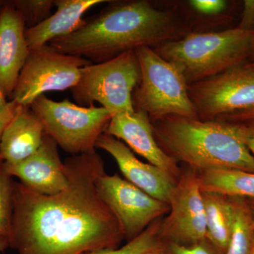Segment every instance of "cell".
<instances>
[{"label":"cell","mask_w":254,"mask_h":254,"mask_svg":"<svg viewBox=\"0 0 254 254\" xmlns=\"http://www.w3.org/2000/svg\"><path fill=\"white\" fill-rule=\"evenodd\" d=\"M64 163L68 185L56 194H40L14 182L9 245L17 254H83L118 248L125 240L97 190V179L105 173L100 155L95 150Z\"/></svg>","instance_id":"obj_1"},{"label":"cell","mask_w":254,"mask_h":254,"mask_svg":"<svg viewBox=\"0 0 254 254\" xmlns=\"http://www.w3.org/2000/svg\"><path fill=\"white\" fill-rule=\"evenodd\" d=\"M188 33L173 11L157 9L146 0L111 1L108 7L84 20L81 27L49 46L63 54L98 64L140 47L157 48Z\"/></svg>","instance_id":"obj_2"},{"label":"cell","mask_w":254,"mask_h":254,"mask_svg":"<svg viewBox=\"0 0 254 254\" xmlns=\"http://www.w3.org/2000/svg\"><path fill=\"white\" fill-rule=\"evenodd\" d=\"M161 149L197 173L233 169L254 173L240 123L170 115L152 123Z\"/></svg>","instance_id":"obj_3"},{"label":"cell","mask_w":254,"mask_h":254,"mask_svg":"<svg viewBox=\"0 0 254 254\" xmlns=\"http://www.w3.org/2000/svg\"><path fill=\"white\" fill-rule=\"evenodd\" d=\"M253 33L237 27L219 32H189L180 39L153 49L175 65L190 85L245 65Z\"/></svg>","instance_id":"obj_4"},{"label":"cell","mask_w":254,"mask_h":254,"mask_svg":"<svg viewBox=\"0 0 254 254\" xmlns=\"http://www.w3.org/2000/svg\"><path fill=\"white\" fill-rule=\"evenodd\" d=\"M141 81L133 95L135 110L144 112L151 123L170 116L198 118L181 71L150 47L135 50Z\"/></svg>","instance_id":"obj_5"},{"label":"cell","mask_w":254,"mask_h":254,"mask_svg":"<svg viewBox=\"0 0 254 254\" xmlns=\"http://www.w3.org/2000/svg\"><path fill=\"white\" fill-rule=\"evenodd\" d=\"M140 81L139 62L135 50H129L109 61L82 68L77 84L71 91L80 106L89 107L97 102L113 117L134 113L133 95Z\"/></svg>","instance_id":"obj_6"},{"label":"cell","mask_w":254,"mask_h":254,"mask_svg":"<svg viewBox=\"0 0 254 254\" xmlns=\"http://www.w3.org/2000/svg\"><path fill=\"white\" fill-rule=\"evenodd\" d=\"M31 108L41 120L46 134L73 155L95 150L98 138L113 118L103 107L80 106L68 99L56 102L46 95L38 97Z\"/></svg>","instance_id":"obj_7"},{"label":"cell","mask_w":254,"mask_h":254,"mask_svg":"<svg viewBox=\"0 0 254 254\" xmlns=\"http://www.w3.org/2000/svg\"><path fill=\"white\" fill-rule=\"evenodd\" d=\"M89 60L57 52L49 45L30 50L18 76L11 100L30 106L47 92L71 89L79 80L81 68Z\"/></svg>","instance_id":"obj_8"},{"label":"cell","mask_w":254,"mask_h":254,"mask_svg":"<svg viewBox=\"0 0 254 254\" xmlns=\"http://www.w3.org/2000/svg\"><path fill=\"white\" fill-rule=\"evenodd\" d=\"M188 93L198 118L216 120L254 108V71L238 66L188 85Z\"/></svg>","instance_id":"obj_9"},{"label":"cell","mask_w":254,"mask_h":254,"mask_svg":"<svg viewBox=\"0 0 254 254\" xmlns=\"http://www.w3.org/2000/svg\"><path fill=\"white\" fill-rule=\"evenodd\" d=\"M95 185L127 242L138 236L150 224L170 211L168 203L155 199L117 174H102Z\"/></svg>","instance_id":"obj_10"},{"label":"cell","mask_w":254,"mask_h":254,"mask_svg":"<svg viewBox=\"0 0 254 254\" xmlns=\"http://www.w3.org/2000/svg\"><path fill=\"white\" fill-rule=\"evenodd\" d=\"M169 205V215L160 225L163 242L190 245L206 240L204 202L195 170L187 167L181 172Z\"/></svg>","instance_id":"obj_11"},{"label":"cell","mask_w":254,"mask_h":254,"mask_svg":"<svg viewBox=\"0 0 254 254\" xmlns=\"http://www.w3.org/2000/svg\"><path fill=\"white\" fill-rule=\"evenodd\" d=\"M1 165L10 177H16L25 187L40 194H56L68 185L58 143L46 133L36 153L15 165L1 163Z\"/></svg>","instance_id":"obj_12"},{"label":"cell","mask_w":254,"mask_h":254,"mask_svg":"<svg viewBox=\"0 0 254 254\" xmlns=\"http://www.w3.org/2000/svg\"><path fill=\"white\" fill-rule=\"evenodd\" d=\"M95 147L115 159L125 180L155 199L169 204L178 180L162 169L138 160L125 143L108 133L98 138Z\"/></svg>","instance_id":"obj_13"},{"label":"cell","mask_w":254,"mask_h":254,"mask_svg":"<svg viewBox=\"0 0 254 254\" xmlns=\"http://www.w3.org/2000/svg\"><path fill=\"white\" fill-rule=\"evenodd\" d=\"M105 133L118 138L152 165L178 180L181 170L175 159L161 149L153 134L149 117L144 112L114 115Z\"/></svg>","instance_id":"obj_14"},{"label":"cell","mask_w":254,"mask_h":254,"mask_svg":"<svg viewBox=\"0 0 254 254\" xmlns=\"http://www.w3.org/2000/svg\"><path fill=\"white\" fill-rule=\"evenodd\" d=\"M26 29L17 10L4 1L0 11V85L9 98L30 53Z\"/></svg>","instance_id":"obj_15"},{"label":"cell","mask_w":254,"mask_h":254,"mask_svg":"<svg viewBox=\"0 0 254 254\" xmlns=\"http://www.w3.org/2000/svg\"><path fill=\"white\" fill-rule=\"evenodd\" d=\"M46 132L30 106L18 105L16 113L3 131L0 141L2 163L15 165L36 153Z\"/></svg>","instance_id":"obj_16"},{"label":"cell","mask_w":254,"mask_h":254,"mask_svg":"<svg viewBox=\"0 0 254 254\" xmlns=\"http://www.w3.org/2000/svg\"><path fill=\"white\" fill-rule=\"evenodd\" d=\"M108 0H55L57 11L43 22L26 28V41L30 50L49 45L57 38L67 36L81 27L83 16L93 6Z\"/></svg>","instance_id":"obj_17"},{"label":"cell","mask_w":254,"mask_h":254,"mask_svg":"<svg viewBox=\"0 0 254 254\" xmlns=\"http://www.w3.org/2000/svg\"><path fill=\"white\" fill-rule=\"evenodd\" d=\"M205 211L207 240L220 254L228 247L233 225L231 199L226 195L202 191Z\"/></svg>","instance_id":"obj_18"},{"label":"cell","mask_w":254,"mask_h":254,"mask_svg":"<svg viewBox=\"0 0 254 254\" xmlns=\"http://www.w3.org/2000/svg\"><path fill=\"white\" fill-rule=\"evenodd\" d=\"M198 173L202 191L254 200V173L218 169Z\"/></svg>","instance_id":"obj_19"},{"label":"cell","mask_w":254,"mask_h":254,"mask_svg":"<svg viewBox=\"0 0 254 254\" xmlns=\"http://www.w3.org/2000/svg\"><path fill=\"white\" fill-rule=\"evenodd\" d=\"M233 208V225L225 254H250L254 240V216L245 198L230 197Z\"/></svg>","instance_id":"obj_20"},{"label":"cell","mask_w":254,"mask_h":254,"mask_svg":"<svg viewBox=\"0 0 254 254\" xmlns=\"http://www.w3.org/2000/svg\"><path fill=\"white\" fill-rule=\"evenodd\" d=\"M163 219L153 223L133 240L121 247L93 251L83 254H162L163 241L160 238V225Z\"/></svg>","instance_id":"obj_21"},{"label":"cell","mask_w":254,"mask_h":254,"mask_svg":"<svg viewBox=\"0 0 254 254\" xmlns=\"http://www.w3.org/2000/svg\"><path fill=\"white\" fill-rule=\"evenodd\" d=\"M17 10L26 28L36 26L50 17L55 0H11L7 1Z\"/></svg>","instance_id":"obj_22"},{"label":"cell","mask_w":254,"mask_h":254,"mask_svg":"<svg viewBox=\"0 0 254 254\" xmlns=\"http://www.w3.org/2000/svg\"><path fill=\"white\" fill-rule=\"evenodd\" d=\"M0 164V235L9 239L14 210V181Z\"/></svg>","instance_id":"obj_23"},{"label":"cell","mask_w":254,"mask_h":254,"mask_svg":"<svg viewBox=\"0 0 254 254\" xmlns=\"http://www.w3.org/2000/svg\"><path fill=\"white\" fill-rule=\"evenodd\" d=\"M162 254H220L208 240L190 245L163 242Z\"/></svg>","instance_id":"obj_24"},{"label":"cell","mask_w":254,"mask_h":254,"mask_svg":"<svg viewBox=\"0 0 254 254\" xmlns=\"http://www.w3.org/2000/svg\"><path fill=\"white\" fill-rule=\"evenodd\" d=\"M189 2L197 12L208 16L220 14L227 6L224 0H190Z\"/></svg>","instance_id":"obj_25"},{"label":"cell","mask_w":254,"mask_h":254,"mask_svg":"<svg viewBox=\"0 0 254 254\" xmlns=\"http://www.w3.org/2000/svg\"><path fill=\"white\" fill-rule=\"evenodd\" d=\"M237 28L247 31H254V0L244 1L242 18Z\"/></svg>","instance_id":"obj_26"},{"label":"cell","mask_w":254,"mask_h":254,"mask_svg":"<svg viewBox=\"0 0 254 254\" xmlns=\"http://www.w3.org/2000/svg\"><path fill=\"white\" fill-rule=\"evenodd\" d=\"M240 123L246 144L254 158V120Z\"/></svg>","instance_id":"obj_27"},{"label":"cell","mask_w":254,"mask_h":254,"mask_svg":"<svg viewBox=\"0 0 254 254\" xmlns=\"http://www.w3.org/2000/svg\"><path fill=\"white\" fill-rule=\"evenodd\" d=\"M216 120H224V121L232 122V123H244L254 120V109L245 110V111L238 112V113L230 114L225 115Z\"/></svg>","instance_id":"obj_28"},{"label":"cell","mask_w":254,"mask_h":254,"mask_svg":"<svg viewBox=\"0 0 254 254\" xmlns=\"http://www.w3.org/2000/svg\"><path fill=\"white\" fill-rule=\"evenodd\" d=\"M17 106L18 104H16L13 100H11L6 110L0 115V141H1V135H2L4 128L14 117ZM1 163H2V160H1V155H0V164Z\"/></svg>","instance_id":"obj_29"},{"label":"cell","mask_w":254,"mask_h":254,"mask_svg":"<svg viewBox=\"0 0 254 254\" xmlns=\"http://www.w3.org/2000/svg\"><path fill=\"white\" fill-rule=\"evenodd\" d=\"M10 101L6 100V95L3 91L2 87L0 85V115L4 113L9 106Z\"/></svg>","instance_id":"obj_30"},{"label":"cell","mask_w":254,"mask_h":254,"mask_svg":"<svg viewBox=\"0 0 254 254\" xmlns=\"http://www.w3.org/2000/svg\"><path fill=\"white\" fill-rule=\"evenodd\" d=\"M9 247V239L4 235H0V252L6 250L7 247Z\"/></svg>","instance_id":"obj_31"},{"label":"cell","mask_w":254,"mask_h":254,"mask_svg":"<svg viewBox=\"0 0 254 254\" xmlns=\"http://www.w3.org/2000/svg\"><path fill=\"white\" fill-rule=\"evenodd\" d=\"M249 60H250V63H254V31L253 36H252V47H251V53Z\"/></svg>","instance_id":"obj_32"},{"label":"cell","mask_w":254,"mask_h":254,"mask_svg":"<svg viewBox=\"0 0 254 254\" xmlns=\"http://www.w3.org/2000/svg\"><path fill=\"white\" fill-rule=\"evenodd\" d=\"M246 67L250 68L254 71V63H247L245 64Z\"/></svg>","instance_id":"obj_33"},{"label":"cell","mask_w":254,"mask_h":254,"mask_svg":"<svg viewBox=\"0 0 254 254\" xmlns=\"http://www.w3.org/2000/svg\"><path fill=\"white\" fill-rule=\"evenodd\" d=\"M4 1H1L0 0V11H1V8H2L3 5H4Z\"/></svg>","instance_id":"obj_34"},{"label":"cell","mask_w":254,"mask_h":254,"mask_svg":"<svg viewBox=\"0 0 254 254\" xmlns=\"http://www.w3.org/2000/svg\"><path fill=\"white\" fill-rule=\"evenodd\" d=\"M250 254H254V240L253 246H252V251H251Z\"/></svg>","instance_id":"obj_35"},{"label":"cell","mask_w":254,"mask_h":254,"mask_svg":"<svg viewBox=\"0 0 254 254\" xmlns=\"http://www.w3.org/2000/svg\"></svg>","instance_id":"obj_36"}]
</instances>
